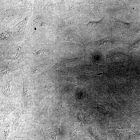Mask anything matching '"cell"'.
<instances>
[{
  "label": "cell",
  "mask_w": 140,
  "mask_h": 140,
  "mask_svg": "<svg viewBox=\"0 0 140 140\" xmlns=\"http://www.w3.org/2000/svg\"><path fill=\"white\" fill-rule=\"evenodd\" d=\"M21 99V106L22 110L25 112L32 109L34 106L32 98V92L26 86H24Z\"/></svg>",
  "instance_id": "1"
},
{
  "label": "cell",
  "mask_w": 140,
  "mask_h": 140,
  "mask_svg": "<svg viewBox=\"0 0 140 140\" xmlns=\"http://www.w3.org/2000/svg\"><path fill=\"white\" fill-rule=\"evenodd\" d=\"M15 112L11 116L10 122L12 129L16 131L22 125L24 118L20 110H18Z\"/></svg>",
  "instance_id": "2"
},
{
  "label": "cell",
  "mask_w": 140,
  "mask_h": 140,
  "mask_svg": "<svg viewBox=\"0 0 140 140\" xmlns=\"http://www.w3.org/2000/svg\"><path fill=\"white\" fill-rule=\"evenodd\" d=\"M48 106L46 105L40 111L39 114L34 119V123L39 124H44L47 121L48 118Z\"/></svg>",
  "instance_id": "3"
},
{
  "label": "cell",
  "mask_w": 140,
  "mask_h": 140,
  "mask_svg": "<svg viewBox=\"0 0 140 140\" xmlns=\"http://www.w3.org/2000/svg\"><path fill=\"white\" fill-rule=\"evenodd\" d=\"M58 127L54 126L49 129H42L45 140H56L58 131Z\"/></svg>",
  "instance_id": "4"
},
{
  "label": "cell",
  "mask_w": 140,
  "mask_h": 140,
  "mask_svg": "<svg viewBox=\"0 0 140 140\" xmlns=\"http://www.w3.org/2000/svg\"><path fill=\"white\" fill-rule=\"evenodd\" d=\"M17 108L15 106L10 103L1 107L0 111L1 121L4 122L11 112Z\"/></svg>",
  "instance_id": "5"
},
{
  "label": "cell",
  "mask_w": 140,
  "mask_h": 140,
  "mask_svg": "<svg viewBox=\"0 0 140 140\" xmlns=\"http://www.w3.org/2000/svg\"><path fill=\"white\" fill-rule=\"evenodd\" d=\"M2 128L1 130L0 140H7L10 133L13 131L10 122L4 123Z\"/></svg>",
  "instance_id": "6"
},
{
  "label": "cell",
  "mask_w": 140,
  "mask_h": 140,
  "mask_svg": "<svg viewBox=\"0 0 140 140\" xmlns=\"http://www.w3.org/2000/svg\"><path fill=\"white\" fill-rule=\"evenodd\" d=\"M78 125L75 123L73 124L68 133V140H76L79 132Z\"/></svg>",
  "instance_id": "7"
},
{
  "label": "cell",
  "mask_w": 140,
  "mask_h": 140,
  "mask_svg": "<svg viewBox=\"0 0 140 140\" xmlns=\"http://www.w3.org/2000/svg\"><path fill=\"white\" fill-rule=\"evenodd\" d=\"M7 140H25L24 136L16 132L9 136Z\"/></svg>",
  "instance_id": "8"
},
{
  "label": "cell",
  "mask_w": 140,
  "mask_h": 140,
  "mask_svg": "<svg viewBox=\"0 0 140 140\" xmlns=\"http://www.w3.org/2000/svg\"><path fill=\"white\" fill-rule=\"evenodd\" d=\"M10 81L6 82V85H5L4 89H3L2 92L3 95L6 97L9 96L11 94L10 89Z\"/></svg>",
  "instance_id": "9"
},
{
  "label": "cell",
  "mask_w": 140,
  "mask_h": 140,
  "mask_svg": "<svg viewBox=\"0 0 140 140\" xmlns=\"http://www.w3.org/2000/svg\"><path fill=\"white\" fill-rule=\"evenodd\" d=\"M62 108L61 105L60 106L59 104H57L54 109L52 115H55L59 113L61 110Z\"/></svg>",
  "instance_id": "10"
},
{
  "label": "cell",
  "mask_w": 140,
  "mask_h": 140,
  "mask_svg": "<svg viewBox=\"0 0 140 140\" xmlns=\"http://www.w3.org/2000/svg\"><path fill=\"white\" fill-rule=\"evenodd\" d=\"M78 118L80 121H82L85 118V114L81 109L80 110L78 114Z\"/></svg>",
  "instance_id": "11"
},
{
  "label": "cell",
  "mask_w": 140,
  "mask_h": 140,
  "mask_svg": "<svg viewBox=\"0 0 140 140\" xmlns=\"http://www.w3.org/2000/svg\"><path fill=\"white\" fill-rule=\"evenodd\" d=\"M118 24L121 27H122V28H126L129 26V25H128L127 24L121 22H119Z\"/></svg>",
  "instance_id": "12"
}]
</instances>
